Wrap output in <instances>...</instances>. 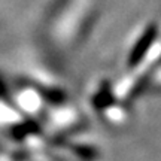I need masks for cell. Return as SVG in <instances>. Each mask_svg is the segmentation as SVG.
<instances>
[{"label": "cell", "instance_id": "obj_1", "mask_svg": "<svg viewBox=\"0 0 161 161\" xmlns=\"http://www.w3.org/2000/svg\"><path fill=\"white\" fill-rule=\"evenodd\" d=\"M154 36H155V30L154 29H149L143 35L142 40L136 45V48H134V51H133V54H131V57H130V64H131V66L137 63L139 58L143 55V52L146 51V48H148V46L151 45V42L154 40Z\"/></svg>", "mask_w": 161, "mask_h": 161}]
</instances>
